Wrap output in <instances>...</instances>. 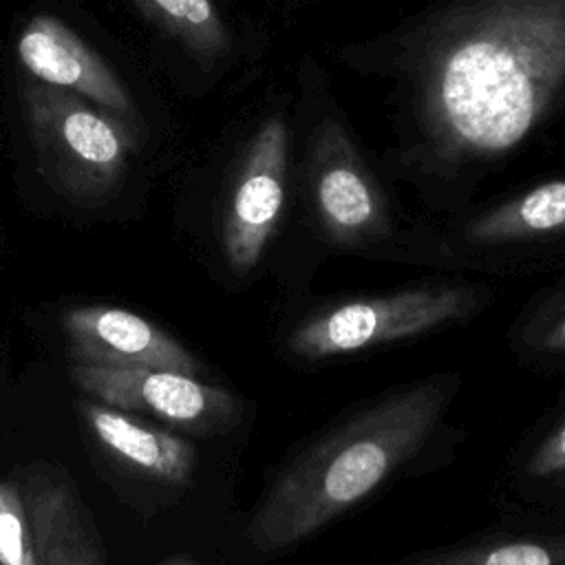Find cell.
Segmentation results:
<instances>
[{"mask_svg": "<svg viewBox=\"0 0 565 565\" xmlns=\"http://www.w3.org/2000/svg\"><path fill=\"white\" fill-rule=\"evenodd\" d=\"M452 377L402 388L316 441L278 475L247 539L260 552L296 545L366 499L430 437L450 399Z\"/></svg>", "mask_w": 565, "mask_h": 565, "instance_id": "2", "label": "cell"}, {"mask_svg": "<svg viewBox=\"0 0 565 565\" xmlns=\"http://www.w3.org/2000/svg\"><path fill=\"white\" fill-rule=\"evenodd\" d=\"M475 300L472 289L457 285L349 298L300 320L287 338V349L311 362L358 353L455 322L472 311Z\"/></svg>", "mask_w": 565, "mask_h": 565, "instance_id": "4", "label": "cell"}, {"mask_svg": "<svg viewBox=\"0 0 565 565\" xmlns=\"http://www.w3.org/2000/svg\"><path fill=\"white\" fill-rule=\"evenodd\" d=\"M82 415L95 439L121 463L161 481L181 483L190 479L196 452L183 437L146 426L126 415V411L102 402H84Z\"/></svg>", "mask_w": 565, "mask_h": 565, "instance_id": "10", "label": "cell"}, {"mask_svg": "<svg viewBox=\"0 0 565 565\" xmlns=\"http://www.w3.org/2000/svg\"><path fill=\"white\" fill-rule=\"evenodd\" d=\"M305 185L324 234L344 247H360L388 234V205L380 183L335 119L316 126L307 143Z\"/></svg>", "mask_w": 565, "mask_h": 565, "instance_id": "5", "label": "cell"}, {"mask_svg": "<svg viewBox=\"0 0 565 565\" xmlns=\"http://www.w3.org/2000/svg\"><path fill=\"white\" fill-rule=\"evenodd\" d=\"M73 364L108 369H168L188 375L201 371L199 360L154 322L106 305L75 307L62 316Z\"/></svg>", "mask_w": 565, "mask_h": 565, "instance_id": "8", "label": "cell"}, {"mask_svg": "<svg viewBox=\"0 0 565 565\" xmlns=\"http://www.w3.org/2000/svg\"><path fill=\"white\" fill-rule=\"evenodd\" d=\"M73 384L97 402L154 415L194 433H214L238 419L232 393L168 369H108L71 364Z\"/></svg>", "mask_w": 565, "mask_h": 565, "instance_id": "6", "label": "cell"}, {"mask_svg": "<svg viewBox=\"0 0 565 565\" xmlns=\"http://www.w3.org/2000/svg\"><path fill=\"white\" fill-rule=\"evenodd\" d=\"M525 472L543 479L565 472V422H561L527 457Z\"/></svg>", "mask_w": 565, "mask_h": 565, "instance_id": "15", "label": "cell"}, {"mask_svg": "<svg viewBox=\"0 0 565 565\" xmlns=\"http://www.w3.org/2000/svg\"><path fill=\"white\" fill-rule=\"evenodd\" d=\"M139 11L201 57H221L230 49L227 26L212 0H132Z\"/></svg>", "mask_w": 565, "mask_h": 565, "instance_id": "12", "label": "cell"}, {"mask_svg": "<svg viewBox=\"0 0 565 565\" xmlns=\"http://www.w3.org/2000/svg\"><path fill=\"white\" fill-rule=\"evenodd\" d=\"M289 128L267 117L243 154L223 214V252L236 274H247L271 241L287 199Z\"/></svg>", "mask_w": 565, "mask_h": 565, "instance_id": "7", "label": "cell"}, {"mask_svg": "<svg viewBox=\"0 0 565 565\" xmlns=\"http://www.w3.org/2000/svg\"><path fill=\"white\" fill-rule=\"evenodd\" d=\"M0 565H40L20 486L0 479Z\"/></svg>", "mask_w": 565, "mask_h": 565, "instance_id": "14", "label": "cell"}, {"mask_svg": "<svg viewBox=\"0 0 565 565\" xmlns=\"http://www.w3.org/2000/svg\"><path fill=\"white\" fill-rule=\"evenodd\" d=\"M163 565H194V563L188 561V558H170V561H166Z\"/></svg>", "mask_w": 565, "mask_h": 565, "instance_id": "17", "label": "cell"}, {"mask_svg": "<svg viewBox=\"0 0 565 565\" xmlns=\"http://www.w3.org/2000/svg\"><path fill=\"white\" fill-rule=\"evenodd\" d=\"M18 57L35 82L73 90L115 115L132 110L130 95L110 66L53 15L29 20L18 38Z\"/></svg>", "mask_w": 565, "mask_h": 565, "instance_id": "9", "label": "cell"}, {"mask_svg": "<svg viewBox=\"0 0 565 565\" xmlns=\"http://www.w3.org/2000/svg\"><path fill=\"white\" fill-rule=\"evenodd\" d=\"M399 68L426 166L499 161L565 95V0L446 2L411 31Z\"/></svg>", "mask_w": 565, "mask_h": 565, "instance_id": "1", "label": "cell"}, {"mask_svg": "<svg viewBox=\"0 0 565 565\" xmlns=\"http://www.w3.org/2000/svg\"><path fill=\"white\" fill-rule=\"evenodd\" d=\"M565 234V179L541 183L494 205L463 227L472 245H508Z\"/></svg>", "mask_w": 565, "mask_h": 565, "instance_id": "11", "label": "cell"}, {"mask_svg": "<svg viewBox=\"0 0 565 565\" xmlns=\"http://www.w3.org/2000/svg\"><path fill=\"white\" fill-rule=\"evenodd\" d=\"M536 347L545 351H565V311H561L545 324Z\"/></svg>", "mask_w": 565, "mask_h": 565, "instance_id": "16", "label": "cell"}, {"mask_svg": "<svg viewBox=\"0 0 565 565\" xmlns=\"http://www.w3.org/2000/svg\"><path fill=\"white\" fill-rule=\"evenodd\" d=\"M24 113L38 166L51 183L79 201H97L121 181L135 139L126 121L57 86H24Z\"/></svg>", "mask_w": 565, "mask_h": 565, "instance_id": "3", "label": "cell"}, {"mask_svg": "<svg viewBox=\"0 0 565 565\" xmlns=\"http://www.w3.org/2000/svg\"><path fill=\"white\" fill-rule=\"evenodd\" d=\"M404 565H565V536L479 541L422 554Z\"/></svg>", "mask_w": 565, "mask_h": 565, "instance_id": "13", "label": "cell"}]
</instances>
